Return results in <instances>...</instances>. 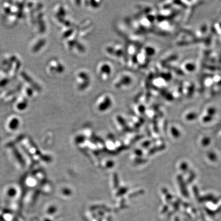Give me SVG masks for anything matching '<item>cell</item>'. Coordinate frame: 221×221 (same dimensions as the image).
Masks as SVG:
<instances>
[{"label": "cell", "mask_w": 221, "mask_h": 221, "mask_svg": "<svg viewBox=\"0 0 221 221\" xmlns=\"http://www.w3.org/2000/svg\"><path fill=\"white\" fill-rule=\"evenodd\" d=\"M75 86L78 92H85L92 85V77L90 72L85 68L78 70L75 75Z\"/></svg>", "instance_id": "cell-1"}, {"label": "cell", "mask_w": 221, "mask_h": 221, "mask_svg": "<svg viewBox=\"0 0 221 221\" xmlns=\"http://www.w3.org/2000/svg\"><path fill=\"white\" fill-rule=\"evenodd\" d=\"M134 82L133 75L130 73L124 71L116 76L113 82V87L118 91L126 90L131 87Z\"/></svg>", "instance_id": "cell-2"}, {"label": "cell", "mask_w": 221, "mask_h": 221, "mask_svg": "<svg viewBox=\"0 0 221 221\" xmlns=\"http://www.w3.org/2000/svg\"><path fill=\"white\" fill-rule=\"evenodd\" d=\"M96 72L98 78L103 82L109 81L113 73V66L112 63L106 60L98 63L96 67Z\"/></svg>", "instance_id": "cell-3"}, {"label": "cell", "mask_w": 221, "mask_h": 221, "mask_svg": "<svg viewBox=\"0 0 221 221\" xmlns=\"http://www.w3.org/2000/svg\"><path fill=\"white\" fill-rule=\"evenodd\" d=\"M104 51L106 54L116 60L120 59L124 54L123 47L118 43H110L106 46Z\"/></svg>", "instance_id": "cell-4"}, {"label": "cell", "mask_w": 221, "mask_h": 221, "mask_svg": "<svg viewBox=\"0 0 221 221\" xmlns=\"http://www.w3.org/2000/svg\"><path fill=\"white\" fill-rule=\"evenodd\" d=\"M85 4H84L85 6L86 7V8H88L90 10H95L97 9L100 6H101V3L102 2L101 1H95V3L94 4H90L89 2V1H85Z\"/></svg>", "instance_id": "cell-5"}]
</instances>
